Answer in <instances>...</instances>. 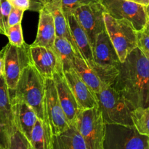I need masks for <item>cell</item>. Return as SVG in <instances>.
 <instances>
[{"label": "cell", "mask_w": 149, "mask_h": 149, "mask_svg": "<svg viewBox=\"0 0 149 149\" xmlns=\"http://www.w3.org/2000/svg\"><path fill=\"white\" fill-rule=\"evenodd\" d=\"M111 87L136 108L149 106V61L138 47L118 66Z\"/></svg>", "instance_id": "6da1fadb"}, {"label": "cell", "mask_w": 149, "mask_h": 149, "mask_svg": "<svg viewBox=\"0 0 149 149\" xmlns=\"http://www.w3.org/2000/svg\"><path fill=\"white\" fill-rule=\"evenodd\" d=\"M45 79L30 64L23 69L12 99L29 105L40 119H47L45 112Z\"/></svg>", "instance_id": "7a4b0ae2"}, {"label": "cell", "mask_w": 149, "mask_h": 149, "mask_svg": "<svg viewBox=\"0 0 149 149\" xmlns=\"http://www.w3.org/2000/svg\"><path fill=\"white\" fill-rule=\"evenodd\" d=\"M96 97L106 124L133 125L131 113L135 107L111 86L102 89Z\"/></svg>", "instance_id": "3957f363"}, {"label": "cell", "mask_w": 149, "mask_h": 149, "mask_svg": "<svg viewBox=\"0 0 149 149\" xmlns=\"http://www.w3.org/2000/svg\"><path fill=\"white\" fill-rule=\"evenodd\" d=\"M87 149H103L106 124L98 106L81 110L74 123Z\"/></svg>", "instance_id": "277c9868"}, {"label": "cell", "mask_w": 149, "mask_h": 149, "mask_svg": "<svg viewBox=\"0 0 149 149\" xmlns=\"http://www.w3.org/2000/svg\"><path fill=\"white\" fill-rule=\"evenodd\" d=\"M104 22L108 35L116 51L121 63L137 48V31L125 19H115L104 13Z\"/></svg>", "instance_id": "5b68a950"}, {"label": "cell", "mask_w": 149, "mask_h": 149, "mask_svg": "<svg viewBox=\"0 0 149 149\" xmlns=\"http://www.w3.org/2000/svg\"><path fill=\"white\" fill-rule=\"evenodd\" d=\"M74 70L95 94L105 87L111 86L119 73L115 67L104 66L95 62L88 65L78 55L74 57Z\"/></svg>", "instance_id": "8992f818"}, {"label": "cell", "mask_w": 149, "mask_h": 149, "mask_svg": "<svg viewBox=\"0 0 149 149\" xmlns=\"http://www.w3.org/2000/svg\"><path fill=\"white\" fill-rule=\"evenodd\" d=\"M148 137L130 125L106 124L104 149H147Z\"/></svg>", "instance_id": "52a82bcc"}, {"label": "cell", "mask_w": 149, "mask_h": 149, "mask_svg": "<svg viewBox=\"0 0 149 149\" xmlns=\"http://www.w3.org/2000/svg\"><path fill=\"white\" fill-rule=\"evenodd\" d=\"M30 45L25 43L21 47L7 44L4 57L3 77L10 92H14L23 69L31 64L29 52Z\"/></svg>", "instance_id": "ba28073f"}, {"label": "cell", "mask_w": 149, "mask_h": 149, "mask_svg": "<svg viewBox=\"0 0 149 149\" xmlns=\"http://www.w3.org/2000/svg\"><path fill=\"white\" fill-rule=\"evenodd\" d=\"M106 13L115 19H125L137 31L143 30L147 23L145 6L129 0H99Z\"/></svg>", "instance_id": "9c48e42d"}, {"label": "cell", "mask_w": 149, "mask_h": 149, "mask_svg": "<svg viewBox=\"0 0 149 149\" xmlns=\"http://www.w3.org/2000/svg\"><path fill=\"white\" fill-rule=\"evenodd\" d=\"M105 10L99 1L92 2L78 7L73 15L87 35L93 49L97 36L106 30Z\"/></svg>", "instance_id": "30bf717a"}, {"label": "cell", "mask_w": 149, "mask_h": 149, "mask_svg": "<svg viewBox=\"0 0 149 149\" xmlns=\"http://www.w3.org/2000/svg\"><path fill=\"white\" fill-rule=\"evenodd\" d=\"M45 112L53 135H59L70 126L60 103L52 78L45 79Z\"/></svg>", "instance_id": "8fae6325"}, {"label": "cell", "mask_w": 149, "mask_h": 149, "mask_svg": "<svg viewBox=\"0 0 149 149\" xmlns=\"http://www.w3.org/2000/svg\"><path fill=\"white\" fill-rule=\"evenodd\" d=\"M29 52L32 64L45 79L52 78L56 72H63L61 64L53 49L30 45Z\"/></svg>", "instance_id": "7c38bea8"}, {"label": "cell", "mask_w": 149, "mask_h": 149, "mask_svg": "<svg viewBox=\"0 0 149 149\" xmlns=\"http://www.w3.org/2000/svg\"><path fill=\"white\" fill-rule=\"evenodd\" d=\"M63 76L81 110L92 109L97 106L96 94L85 84L74 69L63 72Z\"/></svg>", "instance_id": "4fadbf2b"}, {"label": "cell", "mask_w": 149, "mask_h": 149, "mask_svg": "<svg viewBox=\"0 0 149 149\" xmlns=\"http://www.w3.org/2000/svg\"><path fill=\"white\" fill-rule=\"evenodd\" d=\"M60 103L68 122L73 124L81 111L75 97L63 76V72H56L52 77Z\"/></svg>", "instance_id": "5bb4252c"}, {"label": "cell", "mask_w": 149, "mask_h": 149, "mask_svg": "<svg viewBox=\"0 0 149 149\" xmlns=\"http://www.w3.org/2000/svg\"><path fill=\"white\" fill-rule=\"evenodd\" d=\"M93 55L94 62L99 65L117 68L121 63L106 30L102 31L97 36L93 47Z\"/></svg>", "instance_id": "9a60e30c"}, {"label": "cell", "mask_w": 149, "mask_h": 149, "mask_svg": "<svg viewBox=\"0 0 149 149\" xmlns=\"http://www.w3.org/2000/svg\"><path fill=\"white\" fill-rule=\"evenodd\" d=\"M55 38L56 35L53 16L48 7L44 4L39 10L36 39L31 46H42L53 49Z\"/></svg>", "instance_id": "2e32d148"}, {"label": "cell", "mask_w": 149, "mask_h": 149, "mask_svg": "<svg viewBox=\"0 0 149 149\" xmlns=\"http://www.w3.org/2000/svg\"><path fill=\"white\" fill-rule=\"evenodd\" d=\"M68 23L70 33L80 56L87 62L88 65L94 63L93 49L89 38L82 28L76 20L73 14L65 15Z\"/></svg>", "instance_id": "e0dca14e"}, {"label": "cell", "mask_w": 149, "mask_h": 149, "mask_svg": "<svg viewBox=\"0 0 149 149\" xmlns=\"http://www.w3.org/2000/svg\"><path fill=\"white\" fill-rule=\"evenodd\" d=\"M13 113L16 129L22 132L28 139H30L32 129L38 117L34 111L23 101L12 99Z\"/></svg>", "instance_id": "ac0fdd59"}, {"label": "cell", "mask_w": 149, "mask_h": 149, "mask_svg": "<svg viewBox=\"0 0 149 149\" xmlns=\"http://www.w3.org/2000/svg\"><path fill=\"white\" fill-rule=\"evenodd\" d=\"M29 141L33 149H52L53 134L47 119L42 120L38 118Z\"/></svg>", "instance_id": "d6986e66"}, {"label": "cell", "mask_w": 149, "mask_h": 149, "mask_svg": "<svg viewBox=\"0 0 149 149\" xmlns=\"http://www.w3.org/2000/svg\"><path fill=\"white\" fill-rule=\"evenodd\" d=\"M52 149H87L81 135L74 124L59 135H53Z\"/></svg>", "instance_id": "ffe728a7"}, {"label": "cell", "mask_w": 149, "mask_h": 149, "mask_svg": "<svg viewBox=\"0 0 149 149\" xmlns=\"http://www.w3.org/2000/svg\"><path fill=\"white\" fill-rule=\"evenodd\" d=\"M61 0H54L51 2H48L45 4L49 11L52 13L54 19V24H55V35L58 37L65 38L67 40L69 41L72 46L74 47L77 55H80L75 46L74 41L70 33L68 23L65 15L63 13L62 8H61Z\"/></svg>", "instance_id": "44dd1931"}, {"label": "cell", "mask_w": 149, "mask_h": 149, "mask_svg": "<svg viewBox=\"0 0 149 149\" xmlns=\"http://www.w3.org/2000/svg\"><path fill=\"white\" fill-rule=\"evenodd\" d=\"M53 49L61 63L63 72L74 69V57L77 53L69 41L65 38L56 36Z\"/></svg>", "instance_id": "7402d4cb"}, {"label": "cell", "mask_w": 149, "mask_h": 149, "mask_svg": "<svg viewBox=\"0 0 149 149\" xmlns=\"http://www.w3.org/2000/svg\"><path fill=\"white\" fill-rule=\"evenodd\" d=\"M0 113L15 125L10 91L3 77H0Z\"/></svg>", "instance_id": "603a6c76"}, {"label": "cell", "mask_w": 149, "mask_h": 149, "mask_svg": "<svg viewBox=\"0 0 149 149\" xmlns=\"http://www.w3.org/2000/svg\"><path fill=\"white\" fill-rule=\"evenodd\" d=\"M131 118L138 132L149 137V106L135 109L131 113Z\"/></svg>", "instance_id": "cb8c5ba5"}, {"label": "cell", "mask_w": 149, "mask_h": 149, "mask_svg": "<svg viewBox=\"0 0 149 149\" xmlns=\"http://www.w3.org/2000/svg\"><path fill=\"white\" fill-rule=\"evenodd\" d=\"M15 130V125L0 113V146L7 149L10 135Z\"/></svg>", "instance_id": "d4e9b609"}, {"label": "cell", "mask_w": 149, "mask_h": 149, "mask_svg": "<svg viewBox=\"0 0 149 149\" xmlns=\"http://www.w3.org/2000/svg\"><path fill=\"white\" fill-rule=\"evenodd\" d=\"M7 149H33L29 140L16 129L10 135Z\"/></svg>", "instance_id": "484cf974"}, {"label": "cell", "mask_w": 149, "mask_h": 149, "mask_svg": "<svg viewBox=\"0 0 149 149\" xmlns=\"http://www.w3.org/2000/svg\"><path fill=\"white\" fill-rule=\"evenodd\" d=\"M9 39V44L17 47H21L25 45L24 39L23 35V29H22V22L9 26L7 29V36Z\"/></svg>", "instance_id": "4316f807"}, {"label": "cell", "mask_w": 149, "mask_h": 149, "mask_svg": "<svg viewBox=\"0 0 149 149\" xmlns=\"http://www.w3.org/2000/svg\"><path fill=\"white\" fill-rule=\"evenodd\" d=\"M12 8L13 7L7 0H0V34L7 36L8 17Z\"/></svg>", "instance_id": "83f0119b"}, {"label": "cell", "mask_w": 149, "mask_h": 149, "mask_svg": "<svg viewBox=\"0 0 149 149\" xmlns=\"http://www.w3.org/2000/svg\"><path fill=\"white\" fill-rule=\"evenodd\" d=\"M95 1H99V0H61V8L64 15H67L68 14H73L81 6Z\"/></svg>", "instance_id": "f1b7e54d"}, {"label": "cell", "mask_w": 149, "mask_h": 149, "mask_svg": "<svg viewBox=\"0 0 149 149\" xmlns=\"http://www.w3.org/2000/svg\"><path fill=\"white\" fill-rule=\"evenodd\" d=\"M137 47L149 61V35L143 31H137Z\"/></svg>", "instance_id": "f546056e"}, {"label": "cell", "mask_w": 149, "mask_h": 149, "mask_svg": "<svg viewBox=\"0 0 149 149\" xmlns=\"http://www.w3.org/2000/svg\"><path fill=\"white\" fill-rule=\"evenodd\" d=\"M24 11L13 7L8 17V26H14L20 23L23 19Z\"/></svg>", "instance_id": "4dcf8cb0"}, {"label": "cell", "mask_w": 149, "mask_h": 149, "mask_svg": "<svg viewBox=\"0 0 149 149\" xmlns=\"http://www.w3.org/2000/svg\"><path fill=\"white\" fill-rule=\"evenodd\" d=\"M12 7L19 9L23 11L31 9V0H7Z\"/></svg>", "instance_id": "1f68e13d"}, {"label": "cell", "mask_w": 149, "mask_h": 149, "mask_svg": "<svg viewBox=\"0 0 149 149\" xmlns=\"http://www.w3.org/2000/svg\"><path fill=\"white\" fill-rule=\"evenodd\" d=\"M4 52H5V47H4L0 51V77H3V74H4Z\"/></svg>", "instance_id": "d6a6232c"}, {"label": "cell", "mask_w": 149, "mask_h": 149, "mask_svg": "<svg viewBox=\"0 0 149 149\" xmlns=\"http://www.w3.org/2000/svg\"><path fill=\"white\" fill-rule=\"evenodd\" d=\"M129 1H133V2L137 3V4H139L143 6H145V7L149 4V0H129Z\"/></svg>", "instance_id": "836d02e7"}, {"label": "cell", "mask_w": 149, "mask_h": 149, "mask_svg": "<svg viewBox=\"0 0 149 149\" xmlns=\"http://www.w3.org/2000/svg\"><path fill=\"white\" fill-rule=\"evenodd\" d=\"M143 31L145 32L146 34L149 35V20H147V23H146V26H145V27H144Z\"/></svg>", "instance_id": "e575fe53"}, {"label": "cell", "mask_w": 149, "mask_h": 149, "mask_svg": "<svg viewBox=\"0 0 149 149\" xmlns=\"http://www.w3.org/2000/svg\"><path fill=\"white\" fill-rule=\"evenodd\" d=\"M145 11H146V14L147 20H149V4L145 7Z\"/></svg>", "instance_id": "d590c367"}, {"label": "cell", "mask_w": 149, "mask_h": 149, "mask_svg": "<svg viewBox=\"0 0 149 149\" xmlns=\"http://www.w3.org/2000/svg\"><path fill=\"white\" fill-rule=\"evenodd\" d=\"M39 1H40V2L42 3V5H44V4H46V3H47L48 0H39Z\"/></svg>", "instance_id": "8d00e7d4"}, {"label": "cell", "mask_w": 149, "mask_h": 149, "mask_svg": "<svg viewBox=\"0 0 149 149\" xmlns=\"http://www.w3.org/2000/svg\"><path fill=\"white\" fill-rule=\"evenodd\" d=\"M147 149H149V137H148V148Z\"/></svg>", "instance_id": "74e56055"}, {"label": "cell", "mask_w": 149, "mask_h": 149, "mask_svg": "<svg viewBox=\"0 0 149 149\" xmlns=\"http://www.w3.org/2000/svg\"><path fill=\"white\" fill-rule=\"evenodd\" d=\"M54 1V0H48L47 3H48V2H51V1Z\"/></svg>", "instance_id": "f35d334b"}, {"label": "cell", "mask_w": 149, "mask_h": 149, "mask_svg": "<svg viewBox=\"0 0 149 149\" xmlns=\"http://www.w3.org/2000/svg\"><path fill=\"white\" fill-rule=\"evenodd\" d=\"M0 149H4V148H3L2 147H1V146H0Z\"/></svg>", "instance_id": "ab89813d"}, {"label": "cell", "mask_w": 149, "mask_h": 149, "mask_svg": "<svg viewBox=\"0 0 149 149\" xmlns=\"http://www.w3.org/2000/svg\"><path fill=\"white\" fill-rule=\"evenodd\" d=\"M103 149H104V148H103Z\"/></svg>", "instance_id": "60d3db41"}]
</instances>
